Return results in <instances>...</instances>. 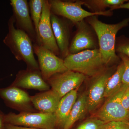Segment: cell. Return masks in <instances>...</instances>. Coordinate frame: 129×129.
Here are the masks:
<instances>
[{
  "label": "cell",
  "instance_id": "cell-15",
  "mask_svg": "<svg viewBox=\"0 0 129 129\" xmlns=\"http://www.w3.org/2000/svg\"><path fill=\"white\" fill-rule=\"evenodd\" d=\"M51 21L60 54L64 59L69 54L70 37L69 23L66 19L51 13Z\"/></svg>",
  "mask_w": 129,
  "mask_h": 129
},
{
  "label": "cell",
  "instance_id": "cell-20",
  "mask_svg": "<svg viewBox=\"0 0 129 129\" xmlns=\"http://www.w3.org/2000/svg\"><path fill=\"white\" fill-rule=\"evenodd\" d=\"M84 5L92 11V12H99L107 11L110 8L111 11L117 9L118 7L129 1L127 0H86L83 1Z\"/></svg>",
  "mask_w": 129,
  "mask_h": 129
},
{
  "label": "cell",
  "instance_id": "cell-11",
  "mask_svg": "<svg viewBox=\"0 0 129 129\" xmlns=\"http://www.w3.org/2000/svg\"><path fill=\"white\" fill-rule=\"evenodd\" d=\"M0 97L7 107L19 113L38 112L33 106L31 96L21 88L11 85L0 88Z\"/></svg>",
  "mask_w": 129,
  "mask_h": 129
},
{
  "label": "cell",
  "instance_id": "cell-21",
  "mask_svg": "<svg viewBox=\"0 0 129 129\" xmlns=\"http://www.w3.org/2000/svg\"><path fill=\"white\" fill-rule=\"evenodd\" d=\"M43 0H30L29 2L30 16L37 36V44L41 45L38 29L41 19Z\"/></svg>",
  "mask_w": 129,
  "mask_h": 129
},
{
  "label": "cell",
  "instance_id": "cell-28",
  "mask_svg": "<svg viewBox=\"0 0 129 129\" xmlns=\"http://www.w3.org/2000/svg\"><path fill=\"white\" fill-rule=\"evenodd\" d=\"M6 129H39L30 128V127L16 126V125H13L8 124H6Z\"/></svg>",
  "mask_w": 129,
  "mask_h": 129
},
{
  "label": "cell",
  "instance_id": "cell-9",
  "mask_svg": "<svg viewBox=\"0 0 129 129\" xmlns=\"http://www.w3.org/2000/svg\"><path fill=\"white\" fill-rule=\"evenodd\" d=\"M75 25L76 30L70 45L69 54H75L86 50L99 49L96 34L86 20L79 22Z\"/></svg>",
  "mask_w": 129,
  "mask_h": 129
},
{
  "label": "cell",
  "instance_id": "cell-13",
  "mask_svg": "<svg viewBox=\"0 0 129 129\" xmlns=\"http://www.w3.org/2000/svg\"><path fill=\"white\" fill-rule=\"evenodd\" d=\"M51 15L50 7L48 1L43 0L41 19L38 29L39 37L41 45L57 56L60 55V51L53 34Z\"/></svg>",
  "mask_w": 129,
  "mask_h": 129
},
{
  "label": "cell",
  "instance_id": "cell-4",
  "mask_svg": "<svg viewBox=\"0 0 129 129\" xmlns=\"http://www.w3.org/2000/svg\"><path fill=\"white\" fill-rule=\"evenodd\" d=\"M48 1L51 13L67 19L75 25L91 16L99 15L111 16L113 15L112 11L110 10L99 12L88 11L82 7L84 4L83 1Z\"/></svg>",
  "mask_w": 129,
  "mask_h": 129
},
{
  "label": "cell",
  "instance_id": "cell-17",
  "mask_svg": "<svg viewBox=\"0 0 129 129\" xmlns=\"http://www.w3.org/2000/svg\"><path fill=\"white\" fill-rule=\"evenodd\" d=\"M72 91L62 98L54 113L56 129H63L74 104L78 98V90Z\"/></svg>",
  "mask_w": 129,
  "mask_h": 129
},
{
  "label": "cell",
  "instance_id": "cell-7",
  "mask_svg": "<svg viewBox=\"0 0 129 129\" xmlns=\"http://www.w3.org/2000/svg\"><path fill=\"white\" fill-rule=\"evenodd\" d=\"M117 66L106 67L101 72L93 77L87 94L88 111L91 114L98 110L103 99L107 82L115 72Z\"/></svg>",
  "mask_w": 129,
  "mask_h": 129
},
{
  "label": "cell",
  "instance_id": "cell-3",
  "mask_svg": "<svg viewBox=\"0 0 129 129\" xmlns=\"http://www.w3.org/2000/svg\"><path fill=\"white\" fill-rule=\"evenodd\" d=\"M63 61L68 70L78 72L90 78L100 73L107 67L103 62L99 49L69 54L63 59Z\"/></svg>",
  "mask_w": 129,
  "mask_h": 129
},
{
  "label": "cell",
  "instance_id": "cell-8",
  "mask_svg": "<svg viewBox=\"0 0 129 129\" xmlns=\"http://www.w3.org/2000/svg\"><path fill=\"white\" fill-rule=\"evenodd\" d=\"M33 48L34 53L38 57L40 71L46 81L56 74L68 70L64 65L63 59L50 50L36 44L33 45Z\"/></svg>",
  "mask_w": 129,
  "mask_h": 129
},
{
  "label": "cell",
  "instance_id": "cell-6",
  "mask_svg": "<svg viewBox=\"0 0 129 129\" xmlns=\"http://www.w3.org/2000/svg\"><path fill=\"white\" fill-rule=\"evenodd\" d=\"M129 86L123 84L117 92L107 98L104 104L90 117L96 118L106 122L111 121L129 122V111L121 104V98Z\"/></svg>",
  "mask_w": 129,
  "mask_h": 129
},
{
  "label": "cell",
  "instance_id": "cell-19",
  "mask_svg": "<svg viewBox=\"0 0 129 129\" xmlns=\"http://www.w3.org/2000/svg\"><path fill=\"white\" fill-rule=\"evenodd\" d=\"M124 69L123 63L121 60L115 72L107 82L104 92V98H108L112 96L122 88L123 85L122 78Z\"/></svg>",
  "mask_w": 129,
  "mask_h": 129
},
{
  "label": "cell",
  "instance_id": "cell-18",
  "mask_svg": "<svg viewBox=\"0 0 129 129\" xmlns=\"http://www.w3.org/2000/svg\"><path fill=\"white\" fill-rule=\"evenodd\" d=\"M87 112V94L85 92L78 96L63 129H72L75 123L83 118Z\"/></svg>",
  "mask_w": 129,
  "mask_h": 129
},
{
  "label": "cell",
  "instance_id": "cell-29",
  "mask_svg": "<svg viewBox=\"0 0 129 129\" xmlns=\"http://www.w3.org/2000/svg\"><path fill=\"white\" fill-rule=\"evenodd\" d=\"M129 9V1L126 3H124L123 4L121 5L120 6L118 7L117 9Z\"/></svg>",
  "mask_w": 129,
  "mask_h": 129
},
{
  "label": "cell",
  "instance_id": "cell-27",
  "mask_svg": "<svg viewBox=\"0 0 129 129\" xmlns=\"http://www.w3.org/2000/svg\"><path fill=\"white\" fill-rule=\"evenodd\" d=\"M5 114L0 110V129H6Z\"/></svg>",
  "mask_w": 129,
  "mask_h": 129
},
{
  "label": "cell",
  "instance_id": "cell-10",
  "mask_svg": "<svg viewBox=\"0 0 129 129\" xmlns=\"http://www.w3.org/2000/svg\"><path fill=\"white\" fill-rule=\"evenodd\" d=\"M86 78L83 74L68 70L54 75L46 82L51 89L61 98L72 91L78 89Z\"/></svg>",
  "mask_w": 129,
  "mask_h": 129
},
{
  "label": "cell",
  "instance_id": "cell-26",
  "mask_svg": "<svg viewBox=\"0 0 129 129\" xmlns=\"http://www.w3.org/2000/svg\"><path fill=\"white\" fill-rule=\"evenodd\" d=\"M121 104L127 111H129V87L127 88L121 98Z\"/></svg>",
  "mask_w": 129,
  "mask_h": 129
},
{
  "label": "cell",
  "instance_id": "cell-25",
  "mask_svg": "<svg viewBox=\"0 0 129 129\" xmlns=\"http://www.w3.org/2000/svg\"><path fill=\"white\" fill-rule=\"evenodd\" d=\"M101 129H129V122L111 121L105 123Z\"/></svg>",
  "mask_w": 129,
  "mask_h": 129
},
{
  "label": "cell",
  "instance_id": "cell-12",
  "mask_svg": "<svg viewBox=\"0 0 129 129\" xmlns=\"http://www.w3.org/2000/svg\"><path fill=\"white\" fill-rule=\"evenodd\" d=\"M15 25L25 32L34 44H37V36L31 16L29 6L26 0H11Z\"/></svg>",
  "mask_w": 129,
  "mask_h": 129
},
{
  "label": "cell",
  "instance_id": "cell-1",
  "mask_svg": "<svg viewBox=\"0 0 129 129\" xmlns=\"http://www.w3.org/2000/svg\"><path fill=\"white\" fill-rule=\"evenodd\" d=\"M86 19V21L96 34L99 49L105 65L107 67L114 66L120 62L121 59L115 51L116 35L119 30L129 25V18L113 24L103 22L96 16H91Z\"/></svg>",
  "mask_w": 129,
  "mask_h": 129
},
{
  "label": "cell",
  "instance_id": "cell-2",
  "mask_svg": "<svg viewBox=\"0 0 129 129\" xmlns=\"http://www.w3.org/2000/svg\"><path fill=\"white\" fill-rule=\"evenodd\" d=\"M8 33L3 40L4 44L17 60L25 63L27 69L40 70L34 56L32 41L25 32L16 28L13 16L8 21Z\"/></svg>",
  "mask_w": 129,
  "mask_h": 129
},
{
  "label": "cell",
  "instance_id": "cell-16",
  "mask_svg": "<svg viewBox=\"0 0 129 129\" xmlns=\"http://www.w3.org/2000/svg\"><path fill=\"white\" fill-rule=\"evenodd\" d=\"M31 99L34 107L39 112L53 114L61 98L51 89L37 93Z\"/></svg>",
  "mask_w": 129,
  "mask_h": 129
},
{
  "label": "cell",
  "instance_id": "cell-24",
  "mask_svg": "<svg viewBox=\"0 0 129 129\" xmlns=\"http://www.w3.org/2000/svg\"><path fill=\"white\" fill-rule=\"evenodd\" d=\"M124 64L123 72L122 75V81L123 84L129 87V58L124 55L118 54Z\"/></svg>",
  "mask_w": 129,
  "mask_h": 129
},
{
  "label": "cell",
  "instance_id": "cell-23",
  "mask_svg": "<svg viewBox=\"0 0 129 129\" xmlns=\"http://www.w3.org/2000/svg\"><path fill=\"white\" fill-rule=\"evenodd\" d=\"M106 123L96 118L90 117L79 124L74 129H101Z\"/></svg>",
  "mask_w": 129,
  "mask_h": 129
},
{
  "label": "cell",
  "instance_id": "cell-22",
  "mask_svg": "<svg viewBox=\"0 0 129 129\" xmlns=\"http://www.w3.org/2000/svg\"><path fill=\"white\" fill-rule=\"evenodd\" d=\"M115 51L118 54H123L129 58V38L124 36L116 38Z\"/></svg>",
  "mask_w": 129,
  "mask_h": 129
},
{
  "label": "cell",
  "instance_id": "cell-5",
  "mask_svg": "<svg viewBox=\"0 0 129 129\" xmlns=\"http://www.w3.org/2000/svg\"><path fill=\"white\" fill-rule=\"evenodd\" d=\"M5 122L22 127L39 129H56L55 114L41 112H23L6 114Z\"/></svg>",
  "mask_w": 129,
  "mask_h": 129
},
{
  "label": "cell",
  "instance_id": "cell-14",
  "mask_svg": "<svg viewBox=\"0 0 129 129\" xmlns=\"http://www.w3.org/2000/svg\"><path fill=\"white\" fill-rule=\"evenodd\" d=\"M11 85L21 89L44 91L50 89V85L43 78L40 70L26 69L19 71Z\"/></svg>",
  "mask_w": 129,
  "mask_h": 129
}]
</instances>
